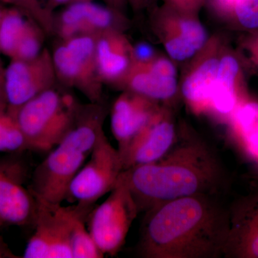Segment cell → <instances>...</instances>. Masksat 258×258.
<instances>
[{
  "label": "cell",
  "mask_w": 258,
  "mask_h": 258,
  "mask_svg": "<svg viewBox=\"0 0 258 258\" xmlns=\"http://www.w3.org/2000/svg\"><path fill=\"white\" fill-rule=\"evenodd\" d=\"M208 0H163L164 5L171 9L198 15Z\"/></svg>",
  "instance_id": "27"
},
{
  "label": "cell",
  "mask_w": 258,
  "mask_h": 258,
  "mask_svg": "<svg viewBox=\"0 0 258 258\" xmlns=\"http://www.w3.org/2000/svg\"><path fill=\"white\" fill-rule=\"evenodd\" d=\"M230 231L225 258H258V190L229 207Z\"/></svg>",
  "instance_id": "14"
},
{
  "label": "cell",
  "mask_w": 258,
  "mask_h": 258,
  "mask_svg": "<svg viewBox=\"0 0 258 258\" xmlns=\"http://www.w3.org/2000/svg\"><path fill=\"white\" fill-rule=\"evenodd\" d=\"M91 152L76 139L64 136L34 171L30 191L37 201L61 205L70 184Z\"/></svg>",
  "instance_id": "5"
},
{
  "label": "cell",
  "mask_w": 258,
  "mask_h": 258,
  "mask_svg": "<svg viewBox=\"0 0 258 258\" xmlns=\"http://www.w3.org/2000/svg\"><path fill=\"white\" fill-rule=\"evenodd\" d=\"M134 61L144 62L152 59L156 54L150 45L142 42L138 45H134Z\"/></svg>",
  "instance_id": "29"
},
{
  "label": "cell",
  "mask_w": 258,
  "mask_h": 258,
  "mask_svg": "<svg viewBox=\"0 0 258 258\" xmlns=\"http://www.w3.org/2000/svg\"><path fill=\"white\" fill-rule=\"evenodd\" d=\"M219 195H197L144 212L137 244L144 258H220L229 231V208Z\"/></svg>",
  "instance_id": "1"
},
{
  "label": "cell",
  "mask_w": 258,
  "mask_h": 258,
  "mask_svg": "<svg viewBox=\"0 0 258 258\" xmlns=\"http://www.w3.org/2000/svg\"><path fill=\"white\" fill-rule=\"evenodd\" d=\"M81 106L74 95L54 86L12 113L28 149L46 152L55 147L69 132Z\"/></svg>",
  "instance_id": "3"
},
{
  "label": "cell",
  "mask_w": 258,
  "mask_h": 258,
  "mask_svg": "<svg viewBox=\"0 0 258 258\" xmlns=\"http://www.w3.org/2000/svg\"><path fill=\"white\" fill-rule=\"evenodd\" d=\"M71 219V247L73 258H101L103 254L98 249L89 231L86 229V219L77 211L75 205Z\"/></svg>",
  "instance_id": "21"
},
{
  "label": "cell",
  "mask_w": 258,
  "mask_h": 258,
  "mask_svg": "<svg viewBox=\"0 0 258 258\" xmlns=\"http://www.w3.org/2000/svg\"><path fill=\"white\" fill-rule=\"evenodd\" d=\"M236 1L237 0H208L213 13L224 19L232 18Z\"/></svg>",
  "instance_id": "28"
},
{
  "label": "cell",
  "mask_w": 258,
  "mask_h": 258,
  "mask_svg": "<svg viewBox=\"0 0 258 258\" xmlns=\"http://www.w3.org/2000/svg\"><path fill=\"white\" fill-rule=\"evenodd\" d=\"M139 213L132 193L118 178L108 198L91 210L86 220L88 230L103 256L113 257L120 252Z\"/></svg>",
  "instance_id": "6"
},
{
  "label": "cell",
  "mask_w": 258,
  "mask_h": 258,
  "mask_svg": "<svg viewBox=\"0 0 258 258\" xmlns=\"http://www.w3.org/2000/svg\"><path fill=\"white\" fill-rule=\"evenodd\" d=\"M37 200L0 169V222L26 225L35 222Z\"/></svg>",
  "instance_id": "19"
},
{
  "label": "cell",
  "mask_w": 258,
  "mask_h": 258,
  "mask_svg": "<svg viewBox=\"0 0 258 258\" xmlns=\"http://www.w3.org/2000/svg\"><path fill=\"white\" fill-rule=\"evenodd\" d=\"M2 107H4V104H3V101L1 98V94H0V108H2Z\"/></svg>",
  "instance_id": "33"
},
{
  "label": "cell",
  "mask_w": 258,
  "mask_h": 258,
  "mask_svg": "<svg viewBox=\"0 0 258 258\" xmlns=\"http://www.w3.org/2000/svg\"><path fill=\"white\" fill-rule=\"evenodd\" d=\"M57 80L52 53L47 48L31 60H15L5 74V92L10 111H16L35 96L54 87Z\"/></svg>",
  "instance_id": "11"
},
{
  "label": "cell",
  "mask_w": 258,
  "mask_h": 258,
  "mask_svg": "<svg viewBox=\"0 0 258 258\" xmlns=\"http://www.w3.org/2000/svg\"><path fill=\"white\" fill-rule=\"evenodd\" d=\"M147 0H128V4L134 12H139L143 9Z\"/></svg>",
  "instance_id": "31"
},
{
  "label": "cell",
  "mask_w": 258,
  "mask_h": 258,
  "mask_svg": "<svg viewBox=\"0 0 258 258\" xmlns=\"http://www.w3.org/2000/svg\"><path fill=\"white\" fill-rule=\"evenodd\" d=\"M223 52L221 37L213 35L190 58L181 81V91L185 103L195 114H208L212 88Z\"/></svg>",
  "instance_id": "10"
},
{
  "label": "cell",
  "mask_w": 258,
  "mask_h": 258,
  "mask_svg": "<svg viewBox=\"0 0 258 258\" xmlns=\"http://www.w3.org/2000/svg\"><path fill=\"white\" fill-rule=\"evenodd\" d=\"M105 4L111 8L125 13V8L128 6V0H103Z\"/></svg>",
  "instance_id": "30"
},
{
  "label": "cell",
  "mask_w": 258,
  "mask_h": 258,
  "mask_svg": "<svg viewBox=\"0 0 258 258\" xmlns=\"http://www.w3.org/2000/svg\"><path fill=\"white\" fill-rule=\"evenodd\" d=\"M31 23L18 13H10L0 22V49L14 56L15 50Z\"/></svg>",
  "instance_id": "22"
},
{
  "label": "cell",
  "mask_w": 258,
  "mask_h": 258,
  "mask_svg": "<svg viewBox=\"0 0 258 258\" xmlns=\"http://www.w3.org/2000/svg\"><path fill=\"white\" fill-rule=\"evenodd\" d=\"M249 50H250L254 60L258 63V37L252 40L250 46H249Z\"/></svg>",
  "instance_id": "32"
},
{
  "label": "cell",
  "mask_w": 258,
  "mask_h": 258,
  "mask_svg": "<svg viewBox=\"0 0 258 258\" xmlns=\"http://www.w3.org/2000/svg\"><path fill=\"white\" fill-rule=\"evenodd\" d=\"M96 58L102 82L115 86L134 62V45L123 31L107 30L97 35Z\"/></svg>",
  "instance_id": "17"
},
{
  "label": "cell",
  "mask_w": 258,
  "mask_h": 258,
  "mask_svg": "<svg viewBox=\"0 0 258 258\" xmlns=\"http://www.w3.org/2000/svg\"><path fill=\"white\" fill-rule=\"evenodd\" d=\"M115 86L123 91L138 93L166 104L174 98L178 90L176 78L161 76L152 69L148 61H134Z\"/></svg>",
  "instance_id": "18"
},
{
  "label": "cell",
  "mask_w": 258,
  "mask_h": 258,
  "mask_svg": "<svg viewBox=\"0 0 258 258\" xmlns=\"http://www.w3.org/2000/svg\"><path fill=\"white\" fill-rule=\"evenodd\" d=\"M247 99L241 86V69L235 56L224 50L212 88L208 115L229 122L237 107Z\"/></svg>",
  "instance_id": "16"
},
{
  "label": "cell",
  "mask_w": 258,
  "mask_h": 258,
  "mask_svg": "<svg viewBox=\"0 0 258 258\" xmlns=\"http://www.w3.org/2000/svg\"><path fill=\"white\" fill-rule=\"evenodd\" d=\"M89 158L71 181L66 199L76 203L75 208L86 220L95 204L111 192L123 171L120 153L105 133Z\"/></svg>",
  "instance_id": "4"
},
{
  "label": "cell",
  "mask_w": 258,
  "mask_h": 258,
  "mask_svg": "<svg viewBox=\"0 0 258 258\" xmlns=\"http://www.w3.org/2000/svg\"><path fill=\"white\" fill-rule=\"evenodd\" d=\"M229 122L249 152L258 159V103L246 99Z\"/></svg>",
  "instance_id": "20"
},
{
  "label": "cell",
  "mask_w": 258,
  "mask_h": 258,
  "mask_svg": "<svg viewBox=\"0 0 258 258\" xmlns=\"http://www.w3.org/2000/svg\"><path fill=\"white\" fill-rule=\"evenodd\" d=\"M96 35L62 40L52 52L57 80L83 93L91 103H102L103 82L98 74Z\"/></svg>",
  "instance_id": "7"
},
{
  "label": "cell",
  "mask_w": 258,
  "mask_h": 258,
  "mask_svg": "<svg viewBox=\"0 0 258 258\" xmlns=\"http://www.w3.org/2000/svg\"><path fill=\"white\" fill-rule=\"evenodd\" d=\"M161 103L142 95L123 91L115 99L111 111V131L121 152L147 124Z\"/></svg>",
  "instance_id": "15"
},
{
  "label": "cell",
  "mask_w": 258,
  "mask_h": 258,
  "mask_svg": "<svg viewBox=\"0 0 258 258\" xmlns=\"http://www.w3.org/2000/svg\"><path fill=\"white\" fill-rule=\"evenodd\" d=\"M123 12L93 1H81L66 5L54 17V32L61 40L82 35H98L107 30L124 31L128 21Z\"/></svg>",
  "instance_id": "13"
},
{
  "label": "cell",
  "mask_w": 258,
  "mask_h": 258,
  "mask_svg": "<svg viewBox=\"0 0 258 258\" xmlns=\"http://www.w3.org/2000/svg\"><path fill=\"white\" fill-rule=\"evenodd\" d=\"M28 12L34 21L40 25L45 34L54 32V15L42 3V0H13Z\"/></svg>",
  "instance_id": "25"
},
{
  "label": "cell",
  "mask_w": 258,
  "mask_h": 258,
  "mask_svg": "<svg viewBox=\"0 0 258 258\" xmlns=\"http://www.w3.org/2000/svg\"><path fill=\"white\" fill-rule=\"evenodd\" d=\"M81 1H94V0H75V3H76V2H81Z\"/></svg>",
  "instance_id": "34"
},
{
  "label": "cell",
  "mask_w": 258,
  "mask_h": 258,
  "mask_svg": "<svg viewBox=\"0 0 258 258\" xmlns=\"http://www.w3.org/2000/svg\"><path fill=\"white\" fill-rule=\"evenodd\" d=\"M26 142L15 115L5 113L0 108V152H16L26 150Z\"/></svg>",
  "instance_id": "23"
},
{
  "label": "cell",
  "mask_w": 258,
  "mask_h": 258,
  "mask_svg": "<svg viewBox=\"0 0 258 258\" xmlns=\"http://www.w3.org/2000/svg\"><path fill=\"white\" fill-rule=\"evenodd\" d=\"M119 179L132 193L140 213L184 197L220 196L230 181L214 148L184 127L177 129L175 142L163 157L123 170Z\"/></svg>",
  "instance_id": "2"
},
{
  "label": "cell",
  "mask_w": 258,
  "mask_h": 258,
  "mask_svg": "<svg viewBox=\"0 0 258 258\" xmlns=\"http://www.w3.org/2000/svg\"><path fill=\"white\" fill-rule=\"evenodd\" d=\"M176 134L170 106L161 104L124 150L119 152L123 170L160 159L174 144Z\"/></svg>",
  "instance_id": "12"
},
{
  "label": "cell",
  "mask_w": 258,
  "mask_h": 258,
  "mask_svg": "<svg viewBox=\"0 0 258 258\" xmlns=\"http://www.w3.org/2000/svg\"><path fill=\"white\" fill-rule=\"evenodd\" d=\"M153 30L173 60L191 58L208 40L198 15L163 5L152 15Z\"/></svg>",
  "instance_id": "9"
},
{
  "label": "cell",
  "mask_w": 258,
  "mask_h": 258,
  "mask_svg": "<svg viewBox=\"0 0 258 258\" xmlns=\"http://www.w3.org/2000/svg\"><path fill=\"white\" fill-rule=\"evenodd\" d=\"M2 226H3V225H2L1 222H0V227H2Z\"/></svg>",
  "instance_id": "35"
},
{
  "label": "cell",
  "mask_w": 258,
  "mask_h": 258,
  "mask_svg": "<svg viewBox=\"0 0 258 258\" xmlns=\"http://www.w3.org/2000/svg\"><path fill=\"white\" fill-rule=\"evenodd\" d=\"M35 229L24 252L25 258H73L71 219L74 207L37 201Z\"/></svg>",
  "instance_id": "8"
},
{
  "label": "cell",
  "mask_w": 258,
  "mask_h": 258,
  "mask_svg": "<svg viewBox=\"0 0 258 258\" xmlns=\"http://www.w3.org/2000/svg\"><path fill=\"white\" fill-rule=\"evenodd\" d=\"M247 30L258 29V0H237L232 18Z\"/></svg>",
  "instance_id": "26"
},
{
  "label": "cell",
  "mask_w": 258,
  "mask_h": 258,
  "mask_svg": "<svg viewBox=\"0 0 258 258\" xmlns=\"http://www.w3.org/2000/svg\"><path fill=\"white\" fill-rule=\"evenodd\" d=\"M45 32L36 23L30 24L15 52L17 60H28L41 53Z\"/></svg>",
  "instance_id": "24"
}]
</instances>
